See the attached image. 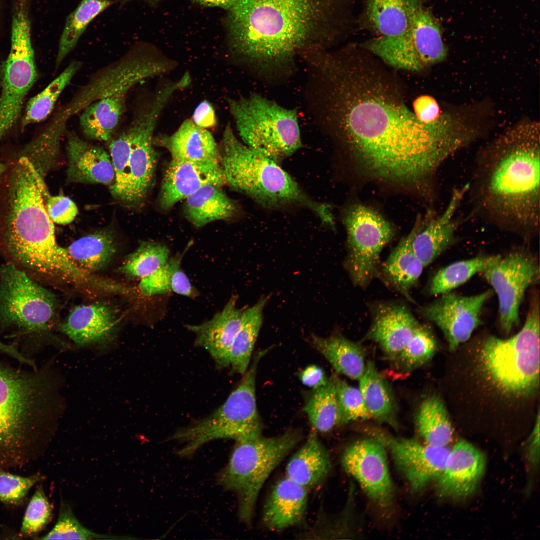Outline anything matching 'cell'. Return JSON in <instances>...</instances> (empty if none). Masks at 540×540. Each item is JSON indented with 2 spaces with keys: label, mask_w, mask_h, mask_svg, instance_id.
Here are the masks:
<instances>
[{
  "label": "cell",
  "mask_w": 540,
  "mask_h": 540,
  "mask_svg": "<svg viewBox=\"0 0 540 540\" xmlns=\"http://www.w3.org/2000/svg\"><path fill=\"white\" fill-rule=\"evenodd\" d=\"M45 204L48 214L54 223L65 225L72 222L76 217L78 210L76 204L70 198L63 196L44 197Z\"/></svg>",
  "instance_id": "f907efd6"
},
{
  "label": "cell",
  "mask_w": 540,
  "mask_h": 540,
  "mask_svg": "<svg viewBox=\"0 0 540 540\" xmlns=\"http://www.w3.org/2000/svg\"><path fill=\"white\" fill-rule=\"evenodd\" d=\"M238 300V296L234 295L211 320L199 325L185 326L195 334V346L206 350L220 370L230 368L231 348L246 308H237Z\"/></svg>",
  "instance_id": "7402d4cb"
},
{
  "label": "cell",
  "mask_w": 540,
  "mask_h": 540,
  "mask_svg": "<svg viewBox=\"0 0 540 540\" xmlns=\"http://www.w3.org/2000/svg\"><path fill=\"white\" fill-rule=\"evenodd\" d=\"M130 88L115 92L90 104L82 114L80 126L88 138L100 142L112 139L125 112Z\"/></svg>",
  "instance_id": "f546056e"
},
{
  "label": "cell",
  "mask_w": 540,
  "mask_h": 540,
  "mask_svg": "<svg viewBox=\"0 0 540 540\" xmlns=\"http://www.w3.org/2000/svg\"><path fill=\"white\" fill-rule=\"evenodd\" d=\"M486 468L483 454L470 443L460 441L450 451L444 469L436 480L438 494L452 499L468 497L476 490Z\"/></svg>",
  "instance_id": "44dd1931"
},
{
  "label": "cell",
  "mask_w": 540,
  "mask_h": 540,
  "mask_svg": "<svg viewBox=\"0 0 540 540\" xmlns=\"http://www.w3.org/2000/svg\"><path fill=\"white\" fill-rule=\"evenodd\" d=\"M78 61L68 66L42 91L32 98L28 102L22 118V128L40 122L52 112L58 98L81 67Z\"/></svg>",
  "instance_id": "ab89813d"
},
{
  "label": "cell",
  "mask_w": 540,
  "mask_h": 540,
  "mask_svg": "<svg viewBox=\"0 0 540 540\" xmlns=\"http://www.w3.org/2000/svg\"><path fill=\"white\" fill-rule=\"evenodd\" d=\"M8 346L0 340V352H4L8 349Z\"/></svg>",
  "instance_id": "94428289"
},
{
  "label": "cell",
  "mask_w": 540,
  "mask_h": 540,
  "mask_svg": "<svg viewBox=\"0 0 540 540\" xmlns=\"http://www.w3.org/2000/svg\"><path fill=\"white\" fill-rule=\"evenodd\" d=\"M114 4L111 0H82L66 19L56 58L57 68L75 48L90 24Z\"/></svg>",
  "instance_id": "f35d334b"
},
{
  "label": "cell",
  "mask_w": 540,
  "mask_h": 540,
  "mask_svg": "<svg viewBox=\"0 0 540 540\" xmlns=\"http://www.w3.org/2000/svg\"><path fill=\"white\" fill-rule=\"evenodd\" d=\"M0 468V502L10 506H18L26 500L30 490L43 480L40 473L22 476Z\"/></svg>",
  "instance_id": "681fc988"
},
{
  "label": "cell",
  "mask_w": 540,
  "mask_h": 540,
  "mask_svg": "<svg viewBox=\"0 0 540 540\" xmlns=\"http://www.w3.org/2000/svg\"><path fill=\"white\" fill-rule=\"evenodd\" d=\"M386 447L376 436L358 440L344 450V470L359 483L369 498L382 508H390L395 491L387 460Z\"/></svg>",
  "instance_id": "2e32d148"
},
{
  "label": "cell",
  "mask_w": 540,
  "mask_h": 540,
  "mask_svg": "<svg viewBox=\"0 0 540 540\" xmlns=\"http://www.w3.org/2000/svg\"><path fill=\"white\" fill-rule=\"evenodd\" d=\"M194 4L206 8H218L226 10H230L236 0H190Z\"/></svg>",
  "instance_id": "680465c9"
},
{
  "label": "cell",
  "mask_w": 540,
  "mask_h": 540,
  "mask_svg": "<svg viewBox=\"0 0 540 540\" xmlns=\"http://www.w3.org/2000/svg\"><path fill=\"white\" fill-rule=\"evenodd\" d=\"M344 224L348 248L345 266L354 284L364 288L379 274L380 254L394 230L378 213L360 204L348 208Z\"/></svg>",
  "instance_id": "4fadbf2b"
},
{
  "label": "cell",
  "mask_w": 540,
  "mask_h": 540,
  "mask_svg": "<svg viewBox=\"0 0 540 540\" xmlns=\"http://www.w3.org/2000/svg\"><path fill=\"white\" fill-rule=\"evenodd\" d=\"M372 312L368 337L388 354L398 356L420 324L403 304L380 303L372 307Z\"/></svg>",
  "instance_id": "603a6c76"
},
{
  "label": "cell",
  "mask_w": 540,
  "mask_h": 540,
  "mask_svg": "<svg viewBox=\"0 0 540 540\" xmlns=\"http://www.w3.org/2000/svg\"><path fill=\"white\" fill-rule=\"evenodd\" d=\"M228 102L239 136L251 148L278 162L302 147L296 110L257 94Z\"/></svg>",
  "instance_id": "30bf717a"
},
{
  "label": "cell",
  "mask_w": 540,
  "mask_h": 540,
  "mask_svg": "<svg viewBox=\"0 0 540 540\" xmlns=\"http://www.w3.org/2000/svg\"><path fill=\"white\" fill-rule=\"evenodd\" d=\"M270 296H261L255 304L244 311L230 352V368L232 373L244 375L248 370L262 324L264 310Z\"/></svg>",
  "instance_id": "e575fe53"
},
{
  "label": "cell",
  "mask_w": 540,
  "mask_h": 540,
  "mask_svg": "<svg viewBox=\"0 0 540 540\" xmlns=\"http://www.w3.org/2000/svg\"><path fill=\"white\" fill-rule=\"evenodd\" d=\"M496 293L500 322L507 334L520 324V308L528 288L539 280L540 268L536 258L524 250L501 256L483 273Z\"/></svg>",
  "instance_id": "9a60e30c"
},
{
  "label": "cell",
  "mask_w": 540,
  "mask_h": 540,
  "mask_svg": "<svg viewBox=\"0 0 540 540\" xmlns=\"http://www.w3.org/2000/svg\"><path fill=\"white\" fill-rule=\"evenodd\" d=\"M388 449L394 464L412 492H420L437 480L446 466L450 450L422 444L415 440L376 436Z\"/></svg>",
  "instance_id": "ac0fdd59"
},
{
  "label": "cell",
  "mask_w": 540,
  "mask_h": 540,
  "mask_svg": "<svg viewBox=\"0 0 540 540\" xmlns=\"http://www.w3.org/2000/svg\"><path fill=\"white\" fill-rule=\"evenodd\" d=\"M138 288L141 294L145 296L171 292L170 272L167 262L151 274L142 278Z\"/></svg>",
  "instance_id": "816d5d0a"
},
{
  "label": "cell",
  "mask_w": 540,
  "mask_h": 540,
  "mask_svg": "<svg viewBox=\"0 0 540 540\" xmlns=\"http://www.w3.org/2000/svg\"><path fill=\"white\" fill-rule=\"evenodd\" d=\"M68 180L71 182L100 184L111 186L115 173L110 155L74 132L68 134Z\"/></svg>",
  "instance_id": "d4e9b609"
},
{
  "label": "cell",
  "mask_w": 540,
  "mask_h": 540,
  "mask_svg": "<svg viewBox=\"0 0 540 540\" xmlns=\"http://www.w3.org/2000/svg\"><path fill=\"white\" fill-rule=\"evenodd\" d=\"M425 0H365L367 17L380 36H399L408 29L412 12Z\"/></svg>",
  "instance_id": "d590c367"
},
{
  "label": "cell",
  "mask_w": 540,
  "mask_h": 540,
  "mask_svg": "<svg viewBox=\"0 0 540 540\" xmlns=\"http://www.w3.org/2000/svg\"><path fill=\"white\" fill-rule=\"evenodd\" d=\"M332 462L328 450L312 428L307 440L293 455L286 467V476L308 490L318 486L326 478Z\"/></svg>",
  "instance_id": "f1b7e54d"
},
{
  "label": "cell",
  "mask_w": 540,
  "mask_h": 540,
  "mask_svg": "<svg viewBox=\"0 0 540 540\" xmlns=\"http://www.w3.org/2000/svg\"><path fill=\"white\" fill-rule=\"evenodd\" d=\"M360 381L359 388L370 418L398 428L394 397L388 383L373 362H369L366 364Z\"/></svg>",
  "instance_id": "d6a6232c"
},
{
  "label": "cell",
  "mask_w": 540,
  "mask_h": 540,
  "mask_svg": "<svg viewBox=\"0 0 540 540\" xmlns=\"http://www.w3.org/2000/svg\"><path fill=\"white\" fill-rule=\"evenodd\" d=\"M304 410L317 432H328L341 424L336 390L331 378L324 385L313 390Z\"/></svg>",
  "instance_id": "60d3db41"
},
{
  "label": "cell",
  "mask_w": 540,
  "mask_h": 540,
  "mask_svg": "<svg viewBox=\"0 0 540 540\" xmlns=\"http://www.w3.org/2000/svg\"><path fill=\"white\" fill-rule=\"evenodd\" d=\"M38 76L28 0H15L10 51L0 67V142L18 122Z\"/></svg>",
  "instance_id": "8fae6325"
},
{
  "label": "cell",
  "mask_w": 540,
  "mask_h": 540,
  "mask_svg": "<svg viewBox=\"0 0 540 540\" xmlns=\"http://www.w3.org/2000/svg\"><path fill=\"white\" fill-rule=\"evenodd\" d=\"M413 111L418 118L426 124L435 122L442 114L436 101L430 96H422L416 99Z\"/></svg>",
  "instance_id": "db71d44e"
},
{
  "label": "cell",
  "mask_w": 540,
  "mask_h": 540,
  "mask_svg": "<svg viewBox=\"0 0 540 540\" xmlns=\"http://www.w3.org/2000/svg\"><path fill=\"white\" fill-rule=\"evenodd\" d=\"M436 339L432 331L420 324L400 353L396 356L402 368L412 370L427 363L436 354Z\"/></svg>",
  "instance_id": "bcb514c9"
},
{
  "label": "cell",
  "mask_w": 540,
  "mask_h": 540,
  "mask_svg": "<svg viewBox=\"0 0 540 540\" xmlns=\"http://www.w3.org/2000/svg\"><path fill=\"white\" fill-rule=\"evenodd\" d=\"M168 102L165 95L154 94L136 113L128 128L131 151L126 160V189L122 201L128 205L140 204L152 187L157 162L154 133Z\"/></svg>",
  "instance_id": "5bb4252c"
},
{
  "label": "cell",
  "mask_w": 540,
  "mask_h": 540,
  "mask_svg": "<svg viewBox=\"0 0 540 540\" xmlns=\"http://www.w3.org/2000/svg\"><path fill=\"white\" fill-rule=\"evenodd\" d=\"M500 256H482L453 263L440 270L433 277L429 292L432 295L443 294L460 286L473 276L494 265Z\"/></svg>",
  "instance_id": "b9f144b4"
},
{
  "label": "cell",
  "mask_w": 540,
  "mask_h": 540,
  "mask_svg": "<svg viewBox=\"0 0 540 540\" xmlns=\"http://www.w3.org/2000/svg\"><path fill=\"white\" fill-rule=\"evenodd\" d=\"M170 250L165 244L156 242H144L127 258L121 270L126 275L142 278L165 264Z\"/></svg>",
  "instance_id": "ee69618b"
},
{
  "label": "cell",
  "mask_w": 540,
  "mask_h": 540,
  "mask_svg": "<svg viewBox=\"0 0 540 540\" xmlns=\"http://www.w3.org/2000/svg\"><path fill=\"white\" fill-rule=\"evenodd\" d=\"M56 388L48 368L28 372L0 363V468L39 456L54 421Z\"/></svg>",
  "instance_id": "5b68a950"
},
{
  "label": "cell",
  "mask_w": 540,
  "mask_h": 540,
  "mask_svg": "<svg viewBox=\"0 0 540 540\" xmlns=\"http://www.w3.org/2000/svg\"><path fill=\"white\" fill-rule=\"evenodd\" d=\"M64 128L52 120L48 127L22 149L20 156L26 158L39 176H45L56 163Z\"/></svg>",
  "instance_id": "7bdbcfd3"
},
{
  "label": "cell",
  "mask_w": 540,
  "mask_h": 540,
  "mask_svg": "<svg viewBox=\"0 0 540 540\" xmlns=\"http://www.w3.org/2000/svg\"><path fill=\"white\" fill-rule=\"evenodd\" d=\"M154 144L166 149L172 160L220 162V147L212 134L192 120L184 121L172 135L154 137Z\"/></svg>",
  "instance_id": "4316f807"
},
{
  "label": "cell",
  "mask_w": 540,
  "mask_h": 540,
  "mask_svg": "<svg viewBox=\"0 0 540 540\" xmlns=\"http://www.w3.org/2000/svg\"><path fill=\"white\" fill-rule=\"evenodd\" d=\"M134 0H118V3L121 6H124L127 3ZM146 2L151 7L156 8L160 4L161 0H140Z\"/></svg>",
  "instance_id": "91938a15"
},
{
  "label": "cell",
  "mask_w": 540,
  "mask_h": 540,
  "mask_svg": "<svg viewBox=\"0 0 540 540\" xmlns=\"http://www.w3.org/2000/svg\"><path fill=\"white\" fill-rule=\"evenodd\" d=\"M343 0H236L224 18L232 56L262 70L328 45L340 29Z\"/></svg>",
  "instance_id": "7a4b0ae2"
},
{
  "label": "cell",
  "mask_w": 540,
  "mask_h": 540,
  "mask_svg": "<svg viewBox=\"0 0 540 540\" xmlns=\"http://www.w3.org/2000/svg\"><path fill=\"white\" fill-rule=\"evenodd\" d=\"M469 188L466 184L455 188L444 210L439 214H428L420 219L412 232V246L425 267L432 264L455 241L460 226L458 216Z\"/></svg>",
  "instance_id": "d6986e66"
},
{
  "label": "cell",
  "mask_w": 540,
  "mask_h": 540,
  "mask_svg": "<svg viewBox=\"0 0 540 540\" xmlns=\"http://www.w3.org/2000/svg\"><path fill=\"white\" fill-rule=\"evenodd\" d=\"M10 172L2 222L8 254L31 271L86 282L90 275L56 242L54 222L46 208L48 192L44 180L24 156H19Z\"/></svg>",
  "instance_id": "277c9868"
},
{
  "label": "cell",
  "mask_w": 540,
  "mask_h": 540,
  "mask_svg": "<svg viewBox=\"0 0 540 540\" xmlns=\"http://www.w3.org/2000/svg\"><path fill=\"white\" fill-rule=\"evenodd\" d=\"M300 378L304 384L313 390L324 385L329 380L323 370L316 365L306 368L300 373Z\"/></svg>",
  "instance_id": "9f6ffc18"
},
{
  "label": "cell",
  "mask_w": 540,
  "mask_h": 540,
  "mask_svg": "<svg viewBox=\"0 0 540 540\" xmlns=\"http://www.w3.org/2000/svg\"><path fill=\"white\" fill-rule=\"evenodd\" d=\"M192 121L197 126L208 130L216 126V118L212 104L207 100L201 102L196 108Z\"/></svg>",
  "instance_id": "11a10c76"
},
{
  "label": "cell",
  "mask_w": 540,
  "mask_h": 540,
  "mask_svg": "<svg viewBox=\"0 0 540 540\" xmlns=\"http://www.w3.org/2000/svg\"><path fill=\"white\" fill-rule=\"evenodd\" d=\"M540 130L535 121L507 130L480 153L467 193L476 214L528 236L538 232Z\"/></svg>",
  "instance_id": "3957f363"
},
{
  "label": "cell",
  "mask_w": 540,
  "mask_h": 540,
  "mask_svg": "<svg viewBox=\"0 0 540 540\" xmlns=\"http://www.w3.org/2000/svg\"><path fill=\"white\" fill-rule=\"evenodd\" d=\"M331 378L336 390L341 424L370 419L360 388L351 386L336 375Z\"/></svg>",
  "instance_id": "c3c4849f"
},
{
  "label": "cell",
  "mask_w": 540,
  "mask_h": 540,
  "mask_svg": "<svg viewBox=\"0 0 540 540\" xmlns=\"http://www.w3.org/2000/svg\"><path fill=\"white\" fill-rule=\"evenodd\" d=\"M308 502V490L286 476L274 486L264 506L262 520L272 530L302 524Z\"/></svg>",
  "instance_id": "484cf974"
},
{
  "label": "cell",
  "mask_w": 540,
  "mask_h": 540,
  "mask_svg": "<svg viewBox=\"0 0 540 540\" xmlns=\"http://www.w3.org/2000/svg\"><path fill=\"white\" fill-rule=\"evenodd\" d=\"M42 540H128L120 536L96 533L84 526L74 516L72 508L62 500L57 522L53 528Z\"/></svg>",
  "instance_id": "f6af8a7d"
},
{
  "label": "cell",
  "mask_w": 540,
  "mask_h": 540,
  "mask_svg": "<svg viewBox=\"0 0 540 540\" xmlns=\"http://www.w3.org/2000/svg\"><path fill=\"white\" fill-rule=\"evenodd\" d=\"M0 276V324L26 334L49 330L57 306L52 294L13 264L4 266Z\"/></svg>",
  "instance_id": "7c38bea8"
},
{
  "label": "cell",
  "mask_w": 540,
  "mask_h": 540,
  "mask_svg": "<svg viewBox=\"0 0 540 540\" xmlns=\"http://www.w3.org/2000/svg\"><path fill=\"white\" fill-rule=\"evenodd\" d=\"M210 184L221 187L226 184L220 162L172 160L162 179L160 206L164 210H168L202 186Z\"/></svg>",
  "instance_id": "ffe728a7"
},
{
  "label": "cell",
  "mask_w": 540,
  "mask_h": 540,
  "mask_svg": "<svg viewBox=\"0 0 540 540\" xmlns=\"http://www.w3.org/2000/svg\"><path fill=\"white\" fill-rule=\"evenodd\" d=\"M528 458L530 462L536 464L540 458V416H538L535 427L528 442Z\"/></svg>",
  "instance_id": "6f0895ef"
},
{
  "label": "cell",
  "mask_w": 540,
  "mask_h": 540,
  "mask_svg": "<svg viewBox=\"0 0 540 540\" xmlns=\"http://www.w3.org/2000/svg\"><path fill=\"white\" fill-rule=\"evenodd\" d=\"M540 300L532 298L524 326L507 340L488 338L481 350L485 372L503 391L520 396L532 394L540 380Z\"/></svg>",
  "instance_id": "ba28073f"
},
{
  "label": "cell",
  "mask_w": 540,
  "mask_h": 540,
  "mask_svg": "<svg viewBox=\"0 0 540 540\" xmlns=\"http://www.w3.org/2000/svg\"><path fill=\"white\" fill-rule=\"evenodd\" d=\"M330 61L334 116L350 153L369 177L420 188L457 152L460 136L449 113L420 122L380 65L356 52Z\"/></svg>",
  "instance_id": "6da1fadb"
},
{
  "label": "cell",
  "mask_w": 540,
  "mask_h": 540,
  "mask_svg": "<svg viewBox=\"0 0 540 540\" xmlns=\"http://www.w3.org/2000/svg\"><path fill=\"white\" fill-rule=\"evenodd\" d=\"M408 42L424 69L444 61L447 50L440 22L423 5L414 9L406 30Z\"/></svg>",
  "instance_id": "83f0119b"
},
{
  "label": "cell",
  "mask_w": 540,
  "mask_h": 540,
  "mask_svg": "<svg viewBox=\"0 0 540 540\" xmlns=\"http://www.w3.org/2000/svg\"><path fill=\"white\" fill-rule=\"evenodd\" d=\"M52 510L43 486H38L26 510L20 536L32 538L37 536L51 521Z\"/></svg>",
  "instance_id": "7dc6e473"
},
{
  "label": "cell",
  "mask_w": 540,
  "mask_h": 540,
  "mask_svg": "<svg viewBox=\"0 0 540 540\" xmlns=\"http://www.w3.org/2000/svg\"><path fill=\"white\" fill-rule=\"evenodd\" d=\"M310 340L314 348L337 372L354 380L362 377L366 365L359 345L338 335L328 338L312 335Z\"/></svg>",
  "instance_id": "836d02e7"
},
{
  "label": "cell",
  "mask_w": 540,
  "mask_h": 540,
  "mask_svg": "<svg viewBox=\"0 0 540 540\" xmlns=\"http://www.w3.org/2000/svg\"><path fill=\"white\" fill-rule=\"evenodd\" d=\"M220 150L226 184L232 189L268 208H306L323 222L332 224L328 206L308 196L277 162L240 142L230 124L225 128Z\"/></svg>",
  "instance_id": "8992f818"
},
{
  "label": "cell",
  "mask_w": 540,
  "mask_h": 540,
  "mask_svg": "<svg viewBox=\"0 0 540 540\" xmlns=\"http://www.w3.org/2000/svg\"><path fill=\"white\" fill-rule=\"evenodd\" d=\"M118 325L115 312L96 304L74 308L60 326V331L80 347L102 344L113 336Z\"/></svg>",
  "instance_id": "cb8c5ba5"
},
{
  "label": "cell",
  "mask_w": 540,
  "mask_h": 540,
  "mask_svg": "<svg viewBox=\"0 0 540 540\" xmlns=\"http://www.w3.org/2000/svg\"><path fill=\"white\" fill-rule=\"evenodd\" d=\"M411 242L410 232L383 264L382 274L394 290L412 302L410 290L417 284L424 266L414 253Z\"/></svg>",
  "instance_id": "1f68e13d"
},
{
  "label": "cell",
  "mask_w": 540,
  "mask_h": 540,
  "mask_svg": "<svg viewBox=\"0 0 540 540\" xmlns=\"http://www.w3.org/2000/svg\"><path fill=\"white\" fill-rule=\"evenodd\" d=\"M302 438L290 430L280 436L236 442L228 462L218 476V484L236 494L240 520L250 525L265 482Z\"/></svg>",
  "instance_id": "52a82bcc"
},
{
  "label": "cell",
  "mask_w": 540,
  "mask_h": 540,
  "mask_svg": "<svg viewBox=\"0 0 540 540\" xmlns=\"http://www.w3.org/2000/svg\"><path fill=\"white\" fill-rule=\"evenodd\" d=\"M418 433L425 443L435 446L447 447L453 437V429L446 408L437 396L425 399L416 416Z\"/></svg>",
  "instance_id": "74e56055"
},
{
  "label": "cell",
  "mask_w": 540,
  "mask_h": 540,
  "mask_svg": "<svg viewBox=\"0 0 540 540\" xmlns=\"http://www.w3.org/2000/svg\"><path fill=\"white\" fill-rule=\"evenodd\" d=\"M262 357L256 355L240 384L226 402L208 416L174 433L170 440L184 444L180 456H189L204 444L214 440L236 442L262 436V424L256 401V378Z\"/></svg>",
  "instance_id": "9c48e42d"
},
{
  "label": "cell",
  "mask_w": 540,
  "mask_h": 540,
  "mask_svg": "<svg viewBox=\"0 0 540 540\" xmlns=\"http://www.w3.org/2000/svg\"><path fill=\"white\" fill-rule=\"evenodd\" d=\"M222 188L206 185L185 200L184 214L195 227L202 228L216 221L227 220L236 214V205Z\"/></svg>",
  "instance_id": "4dcf8cb0"
},
{
  "label": "cell",
  "mask_w": 540,
  "mask_h": 540,
  "mask_svg": "<svg viewBox=\"0 0 540 540\" xmlns=\"http://www.w3.org/2000/svg\"><path fill=\"white\" fill-rule=\"evenodd\" d=\"M490 290L473 296L446 293L418 312L442 332L451 352L468 341L481 323L482 306L490 297Z\"/></svg>",
  "instance_id": "e0dca14e"
},
{
  "label": "cell",
  "mask_w": 540,
  "mask_h": 540,
  "mask_svg": "<svg viewBox=\"0 0 540 540\" xmlns=\"http://www.w3.org/2000/svg\"><path fill=\"white\" fill-rule=\"evenodd\" d=\"M66 249L74 262L88 272L105 267L114 256L117 248L112 231L104 229L76 240Z\"/></svg>",
  "instance_id": "8d00e7d4"
},
{
  "label": "cell",
  "mask_w": 540,
  "mask_h": 540,
  "mask_svg": "<svg viewBox=\"0 0 540 540\" xmlns=\"http://www.w3.org/2000/svg\"><path fill=\"white\" fill-rule=\"evenodd\" d=\"M184 254L185 252L179 254L167 262L170 272L171 290L178 294L194 298L198 296V292L180 267Z\"/></svg>",
  "instance_id": "f5cc1de1"
}]
</instances>
